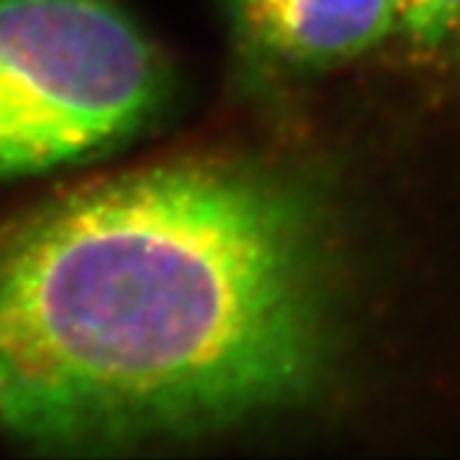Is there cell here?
Segmentation results:
<instances>
[{
    "instance_id": "cell-1",
    "label": "cell",
    "mask_w": 460,
    "mask_h": 460,
    "mask_svg": "<svg viewBox=\"0 0 460 460\" xmlns=\"http://www.w3.org/2000/svg\"><path fill=\"white\" fill-rule=\"evenodd\" d=\"M332 235L310 184L177 162L0 226V429L105 447L305 399L335 345Z\"/></svg>"
},
{
    "instance_id": "cell-2",
    "label": "cell",
    "mask_w": 460,
    "mask_h": 460,
    "mask_svg": "<svg viewBox=\"0 0 460 460\" xmlns=\"http://www.w3.org/2000/svg\"><path fill=\"white\" fill-rule=\"evenodd\" d=\"M164 98L159 54L111 0H0V180L113 146Z\"/></svg>"
},
{
    "instance_id": "cell-3",
    "label": "cell",
    "mask_w": 460,
    "mask_h": 460,
    "mask_svg": "<svg viewBox=\"0 0 460 460\" xmlns=\"http://www.w3.org/2000/svg\"><path fill=\"white\" fill-rule=\"evenodd\" d=\"M253 57L281 72H317L378 49L396 31V0H230Z\"/></svg>"
},
{
    "instance_id": "cell-4",
    "label": "cell",
    "mask_w": 460,
    "mask_h": 460,
    "mask_svg": "<svg viewBox=\"0 0 460 460\" xmlns=\"http://www.w3.org/2000/svg\"><path fill=\"white\" fill-rule=\"evenodd\" d=\"M411 57L460 66V0H396V31Z\"/></svg>"
}]
</instances>
